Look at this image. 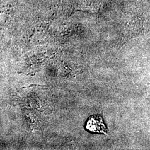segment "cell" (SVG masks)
Masks as SVG:
<instances>
[{
    "mask_svg": "<svg viewBox=\"0 0 150 150\" xmlns=\"http://www.w3.org/2000/svg\"><path fill=\"white\" fill-rule=\"evenodd\" d=\"M86 128L90 132L105 134H106L107 130L103 119L99 115H93L88 118Z\"/></svg>",
    "mask_w": 150,
    "mask_h": 150,
    "instance_id": "6da1fadb",
    "label": "cell"
}]
</instances>
